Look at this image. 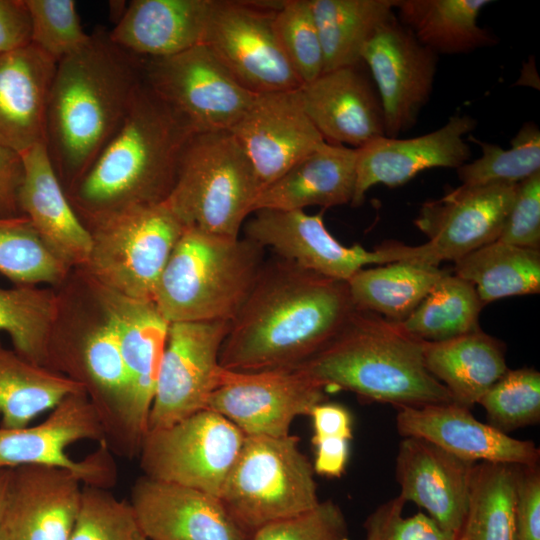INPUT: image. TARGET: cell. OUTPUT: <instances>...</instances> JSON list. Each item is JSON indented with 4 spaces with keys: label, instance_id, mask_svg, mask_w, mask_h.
<instances>
[{
    "label": "cell",
    "instance_id": "1",
    "mask_svg": "<svg viewBox=\"0 0 540 540\" xmlns=\"http://www.w3.org/2000/svg\"><path fill=\"white\" fill-rule=\"evenodd\" d=\"M355 308L347 282L275 255L230 321L220 366L239 372L295 367L322 349Z\"/></svg>",
    "mask_w": 540,
    "mask_h": 540
},
{
    "label": "cell",
    "instance_id": "2",
    "mask_svg": "<svg viewBox=\"0 0 540 540\" xmlns=\"http://www.w3.org/2000/svg\"><path fill=\"white\" fill-rule=\"evenodd\" d=\"M142 81L143 59L117 45L105 29L57 62L45 145L66 191L116 133Z\"/></svg>",
    "mask_w": 540,
    "mask_h": 540
},
{
    "label": "cell",
    "instance_id": "3",
    "mask_svg": "<svg viewBox=\"0 0 540 540\" xmlns=\"http://www.w3.org/2000/svg\"><path fill=\"white\" fill-rule=\"evenodd\" d=\"M196 132L145 83L120 127L67 195L81 219L165 201Z\"/></svg>",
    "mask_w": 540,
    "mask_h": 540
},
{
    "label": "cell",
    "instance_id": "4",
    "mask_svg": "<svg viewBox=\"0 0 540 540\" xmlns=\"http://www.w3.org/2000/svg\"><path fill=\"white\" fill-rule=\"evenodd\" d=\"M423 343L401 323L355 308L322 349L295 367L324 390L343 389L398 408L453 402L427 370Z\"/></svg>",
    "mask_w": 540,
    "mask_h": 540
},
{
    "label": "cell",
    "instance_id": "5",
    "mask_svg": "<svg viewBox=\"0 0 540 540\" xmlns=\"http://www.w3.org/2000/svg\"><path fill=\"white\" fill-rule=\"evenodd\" d=\"M265 248L243 237L187 227L158 281L153 302L169 322H230L249 294Z\"/></svg>",
    "mask_w": 540,
    "mask_h": 540
},
{
    "label": "cell",
    "instance_id": "6",
    "mask_svg": "<svg viewBox=\"0 0 540 540\" xmlns=\"http://www.w3.org/2000/svg\"><path fill=\"white\" fill-rule=\"evenodd\" d=\"M261 190L234 135L207 131L189 139L164 202L186 228L237 238Z\"/></svg>",
    "mask_w": 540,
    "mask_h": 540
},
{
    "label": "cell",
    "instance_id": "7",
    "mask_svg": "<svg viewBox=\"0 0 540 540\" xmlns=\"http://www.w3.org/2000/svg\"><path fill=\"white\" fill-rule=\"evenodd\" d=\"M91 248L86 277L126 297L152 301L185 226L163 201L82 219Z\"/></svg>",
    "mask_w": 540,
    "mask_h": 540
},
{
    "label": "cell",
    "instance_id": "8",
    "mask_svg": "<svg viewBox=\"0 0 540 540\" xmlns=\"http://www.w3.org/2000/svg\"><path fill=\"white\" fill-rule=\"evenodd\" d=\"M220 501L248 534L316 507L313 465L298 437L245 436L223 484Z\"/></svg>",
    "mask_w": 540,
    "mask_h": 540
},
{
    "label": "cell",
    "instance_id": "9",
    "mask_svg": "<svg viewBox=\"0 0 540 540\" xmlns=\"http://www.w3.org/2000/svg\"><path fill=\"white\" fill-rule=\"evenodd\" d=\"M97 410L85 391L59 402L39 424L0 426V466L46 465L73 472L83 485L109 489L117 468Z\"/></svg>",
    "mask_w": 540,
    "mask_h": 540
},
{
    "label": "cell",
    "instance_id": "10",
    "mask_svg": "<svg viewBox=\"0 0 540 540\" xmlns=\"http://www.w3.org/2000/svg\"><path fill=\"white\" fill-rule=\"evenodd\" d=\"M518 184L464 185L424 203L415 225L427 236L421 245L385 243L394 262L434 266L456 262L498 239Z\"/></svg>",
    "mask_w": 540,
    "mask_h": 540
},
{
    "label": "cell",
    "instance_id": "11",
    "mask_svg": "<svg viewBox=\"0 0 540 540\" xmlns=\"http://www.w3.org/2000/svg\"><path fill=\"white\" fill-rule=\"evenodd\" d=\"M245 434L209 409L148 431L138 457L143 475L220 496Z\"/></svg>",
    "mask_w": 540,
    "mask_h": 540
},
{
    "label": "cell",
    "instance_id": "12",
    "mask_svg": "<svg viewBox=\"0 0 540 540\" xmlns=\"http://www.w3.org/2000/svg\"><path fill=\"white\" fill-rule=\"evenodd\" d=\"M142 59L145 83L196 133L230 130L257 95L243 87L205 44Z\"/></svg>",
    "mask_w": 540,
    "mask_h": 540
},
{
    "label": "cell",
    "instance_id": "13",
    "mask_svg": "<svg viewBox=\"0 0 540 540\" xmlns=\"http://www.w3.org/2000/svg\"><path fill=\"white\" fill-rule=\"evenodd\" d=\"M281 1L214 0L203 44L246 89H298L301 81L278 42L273 17Z\"/></svg>",
    "mask_w": 540,
    "mask_h": 540
},
{
    "label": "cell",
    "instance_id": "14",
    "mask_svg": "<svg viewBox=\"0 0 540 540\" xmlns=\"http://www.w3.org/2000/svg\"><path fill=\"white\" fill-rule=\"evenodd\" d=\"M323 399L324 389L296 367L252 372L221 367L206 409L245 436L282 437L296 417L309 415Z\"/></svg>",
    "mask_w": 540,
    "mask_h": 540
},
{
    "label": "cell",
    "instance_id": "15",
    "mask_svg": "<svg viewBox=\"0 0 540 540\" xmlns=\"http://www.w3.org/2000/svg\"><path fill=\"white\" fill-rule=\"evenodd\" d=\"M229 326L225 321L169 324L148 431L169 427L206 409Z\"/></svg>",
    "mask_w": 540,
    "mask_h": 540
},
{
    "label": "cell",
    "instance_id": "16",
    "mask_svg": "<svg viewBox=\"0 0 540 540\" xmlns=\"http://www.w3.org/2000/svg\"><path fill=\"white\" fill-rule=\"evenodd\" d=\"M88 283L118 334L128 378V441L136 457L148 432L170 323L152 301L126 297L89 279Z\"/></svg>",
    "mask_w": 540,
    "mask_h": 540
},
{
    "label": "cell",
    "instance_id": "17",
    "mask_svg": "<svg viewBox=\"0 0 540 540\" xmlns=\"http://www.w3.org/2000/svg\"><path fill=\"white\" fill-rule=\"evenodd\" d=\"M384 115L385 136L398 138L417 122L432 93L437 54L421 44L395 14L363 48Z\"/></svg>",
    "mask_w": 540,
    "mask_h": 540
},
{
    "label": "cell",
    "instance_id": "18",
    "mask_svg": "<svg viewBox=\"0 0 540 540\" xmlns=\"http://www.w3.org/2000/svg\"><path fill=\"white\" fill-rule=\"evenodd\" d=\"M252 214L242 228L245 238L325 277L347 282L367 265L392 263L383 245L369 251L340 243L326 228L322 213L260 209Z\"/></svg>",
    "mask_w": 540,
    "mask_h": 540
},
{
    "label": "cell",
    "instance_id": "19",
    "mask_svg": "<svg viewBox=\"0 0 540 540\" xmlns=\"http://www.w3.org/2000/svg\"><path fill=\"white\" fill-rule=\"evenodd\" d=\"M476 125L472 116L456 113L442 127L428 134L406 139L383 136L358 148L351 205H361L374 185L393 188L427 169H458L471 157L465 136Z\"/></svg>",
    "mask_w": 540,
    "mask_h": 540
},
{
    "label": "cell",
    "instance_id": "20",
    "mask_svg": "<svg viewBox=\"0 0 540 540\" xmlns=\"http://www.w3.org/2000/svg\"><path fill=\"white\" fill-rule=\"evenodd\" d=\"M229 131L247 154L262 189L325 141L304 111L299 88L257 94Z\"/></svg>",
    "mask_w": 540,
    "mask_h": 540
},
{
    "label": "cell",
    "instance_id": "21",
    "mask_svg": "<svg viewBox=\"0 0 540 540\" xmlns=\"http://www.w3.org/2000/svg\"><path fill=\"white\" fill-rule=\"evenodd\" d=\"M130 504L148 540H248L218 497L145 475Z\"/></svg>",
    "mask_w": 540,
    "mask_h": 540
},
{
    "label": "cell",
    "instance_id": "22",
    "mask_svg": "<svg viewBox=\"0 0 540 540\" xmlns=\"http://www.w3.org/2000/svg\"><path fill=\"white\" fill-rule=\"evenodd\" d=\"M396 425L403 437L425 439L466 461L539 463L540 450L532 441L512 438L454 402L399 408Z\"/></svg>",
    "mask_w": 540,
    "mask_h": 540
},
{
    "label": "cell",
    "instance_id": "23",
    "mask_svg": "<svg viewBox=\"0 0 540 540\" xmlns=\"http://www.w3.org/2000/svg\"><path fill=\"white\" fill-rule=\"evenodd\" d=\"M360 64L323 72L299 88L304 111L328 143L358 149L385 136L380 98Z\"/></svg>",
    "mask_w": 540,
    "mask_h": 540
},
{
    "label": "cell",
    "instance_id": "24",
    "mask_svg": "<svg viewBox=\"0 0 540 540\" xmlns=\"http://www.w3.org/2000/svg\"><path fill=\"white\" fill-rule=\"evenodd\" d=\"M474 465L425 439L404 437L396 458L399 496L425 509L427 515L458 539Z\"/></svg>",
    "mask_w": 540,
    "mask_h": 540
},
{
    "label": "cell",
    "instance_id": "25",
    "mask_svg": "<svg viewBox=\"0 0 540 540\" xmlns=\"http://www.w3.org/2000/svg\"><path fill=\"white\" fill-rule=\"evenodd\" d=\"M82 490L78 476L65 468H14L2 524L8 540H68L79 512Z\"/></svg>",
    "mask_w": 540,
    "mask_h": 540
},
{
    "label": "cell",
    "instance_id": "26",
    "mask_svg": "<svg viewBox=\"0 0 540 540\" xmlns=\"http://www.w3.org/2000/svg\"><path fill=\"white\" fill-rule=\"evenodd\" d=\"M23 179L18 203L46 245L69 267L82 268L89 257L90 233L74 209L45 144L21 153Z\"/></svg>",
    "mask_w": 540,
    "mask_h": 540
},
{
    "label": "cell",
    "instance_id": "27",
    "mask_svg": "<svg viewBox=\"0 0 540 540\" xmlns=\"http://www.w3.org/2000/svg\"><path fill=\"white\" fill-rule=\"evenodd\" d=\"M56 64L33 44L0 55V144L20 154L45 144Z\"/></svg>",
    "mask_w": 540,
    "mask_h": 540
},
{
    "label": "cell",
    "instance_id": "28",
    "mask_svg": "<svg viewBox=\"0 0 540 540\" xmlns=\"http://www.w3.org/2000/svg\"><path fill=\"white\" fill-rule=\"evenodd\" d=\"M214 0H133L110 38L140 58L172 56L203 44Z\"/></svg>",
    "mask_w": 540,
    "mask_h": 540
},
{
    "label": "cell",
    "instance_id": "29",
    "mask_svg": "<svg viewBox=\"0 0 540 540\" xmlns=\"http://www.w3.org/2000/svg\"><path fill=\"white\" fill-rule=\"evenodd\" d=\"M356 163L357 149L324 141L261 190L254 212L351 204Z\"/></svg>",
    "mask_w": 540,
    "mask_h": 540
},
{
    "label": "cell",
    "instance_id": "30",
    "mask_svg": "<svg viewBox=\"0 0 540 540\" xmlns=\"http://www.w3.org/2000/svg\"><path fill=\"white\" fill-rule=\"evenodd\" d=\"M427 370L466 408L507 372L504 344L481 329L442 341H424Z\"/></svg>",
    "mask_w": 540,
    "mask_h": 540
},
{
    "label": "cell",
    "instance_id": "31",
    "mask_svg": "<svg viewBox=\"0 0 540 540\" xmlns=\"http://www.w3.org/2000/svg\"><path fill=\"white\" fill-rule=\"evenodd\" d=\"M490 0H396L395 16L435 54H462L495 45L477 19Z\"/></svg>",
    "mask_w": 540,
    "mask_h": 540
},
{
    "label": "cell",
    "instance_id": "32",
    "mask_svg": "<svg viewBox=\"0 0 540 540\" xmlns=\"http://www.w3.org/2000/svg\"><path fill=\"white\" fill-rule=\"evenodd\" d=\"M80 391H85L80 382L27 360L0 340L1 427H25L66 396Z\"/></svg>",
    "mask_w": 540,
    "mask_h": 540
},
{
    "label": "cell",
    "instance_id": "33",
    "mask_svg": "<svg viewBox=\"0 0 540 540\" xmlns=\"http://www.w3.org/2000/svg\"><path fill=\"white\" fill-rule=\"evenodd\" d=\"M309 3L322 46L323 72H328L362 63L364 46L395 14L396 0H309Z\"/></svg>",
    "mask_w": 540,
    "mask_h": 540
},
{
    "label": "cell",
    "instance_id": "34",
    "mask_svg": "<svg viewBox=\"0 0 540 540\" xmlns=\"http://www.w3.org/2000/svg\"><path fill=\"white\" fill-rule=\"evenodd\" d=\"M446 271L410 262L362 268L348 281L356 308L390 321H404L429 294Z\"/></svg>",
    "mask_w": 540,
    "mask_h": 540
},
{
    "label": "cell",
    "instance_id": "35",
    "mask_svg": "<svg viewBox=\"0 0 540 540\" xmlns=\"http://www.w3.org/2000/svg\"><path fill=\"white\" fill-rule=\"evenodd\" d=\"M455 275L470 282L481 301L540 292V251L499 241L457 260Z\"/></svg>",
    "mask_w": 540,
    "mask_h": 540
},
{
    "label": "cell",
    "instance_id": "36",
    "mask_svg": "<svg viewBox=\"0 0 540 540\" xmlns=\"http://www.w3.org/2000/svg\"><path fill=\"white\" fill-rule=\"evenodd\" d=\"M518 466L475 463L466 514L457 540H515Z\"/></svg>",
    "mask_w": 540,
    "mask_h": 540
},
{
    "label": "cell",
    "instance_id": "37",
    "mask_svg": "<svg viewBox=\"0 0 540 540\" xmlns=\"http://www.w3.org/2000/svg\"><path fill=\"white\" fill-rule=\"evenodd\" d=\"M59 314L60 301L48 288L0 286V331L8 334L18 354L35 364L50 368Z\"/></svg>",
    "mask_w": 540,
    "mask_h": 540
},
{
    "label": "cell",
    "instance_id": "38",
    "mask_svg": "<svg viewBox=\"0 0 540 540\" xmlns=\"http://www.w3.org/2000/svg\"><path fill=\"white\" fill-rule=\"evenodd\" d=\"M484 303L467 280L446 272L417 308L402 322L424 341H442L480 329Z\"/></svg>",
    "mask_w": 540,
    "mask_h": 540
},
{
    "label": "cell",
    "instance_id": "39",
    "mask_svg": "<svg viewBox=\"0 0 540 540\" xmlns=\"http://www.w3.org/2000/svg\"><path fill=\"white\" fill-rule=\"evenodd\" d=\"M69 269L25 215L0 217V273L15 285L59 284Z\"/></svg>",
    "mask_w": 540,
    "mask_h": 540
},
{
    "label": "cell",
    "instance_id": "40",
    "mask_svg": "<svg viewBox=\"0 0 540 540\" xmlns=\"http://www.w3.org/2000/svg\"><path fill=\"white\" fill-rule=\"evenodd\" d=\"M472 139L482 155L457 169L464 185L519 184L540 172V131L533 122L522 125L508 149Z\"/></svg>",
    "mask_w": 540,
    "mask_h": 540
},
{
    "label": "cell",
    "instance_id": "41",
    "mask_svg": "<svg viewBox=\"0 0 540 540\" xmlns=\"http://www.w3.org/2000/svg\"><path fill=\"white\" fill-rule=\"evenodd\" d=\"M489 424L506 433L540 420V373L534 368L508 369L478 402Z\"/></svg>",
    "mask_w": 540,
    "mask_h": 540
},
{
    "label": "cell",
    "instance_id": "42",
    "mask_svg": "<svg viewBox=\"0 0 540 540\" xmlns=\"http://www.w3.org/2000/svg\"><path fill=\"white\" fill-rule=\"evenodd\" d=\"M280 47L302 85L323 72V51L309 0L281 1L273 17Z\"/></svg>",
    "mask_w": 540,
    "mask_h": 540
},
{
    "label": "cell",
    "instance_id": "43",
    "mask_svg": "<svg viewBox=\"0 0 540 540\" xmlns=\"http://www.w3.org/2000/svg\"><path fill=\"white\" fill-rule=\"evenodd\" d=\"M68 540H148L129 501L108 489L83 485L81 504Z\"/></svg>",
    "mask_w": 540,
    "mask_h": 540
},
{
    "label": "cell",
    "instance_id": "44",
    "mask_svg": "<svg viewBox=\"0 0 540 540\" xmlns=\"http://www.w3.org/2000/svg\"><path fill=\"white\" fill-rule=\"evenodd\" d=\"M31 18V44L56 62L90 39L73 0H25Z\"/></svg>",
    "mask_w": 540,
    "mask_h": 540
},
{
    "label": "cell",
    "instance_id": "45",
    "mask_svg": "<svg viewBox=\"0 0 540 540\" xmlns=\"http://www.w3.org/2000/svg\"><path fill=\"white\" fill-rule=\"evenodd\" d=\"M248 540H350L346 519L331 500L320 501L313 509L267 524Z\"/></svg>",
    "mask_w": 540,
    "mask_h": 540
},
{
    "label": "cell",
    "instance_id": "46",
    "mask_svg": "<svg viewBox=\"0 0 540 540\" xmlns=\"http://www.w3.org/2000/svg\"><path fill=\"white\" fill-rule=\"evenodd\" d=\"M405 501L397 497L381 504L365 520V540H457L429 515H403Z\"/></svg>",
    "mask_w": 540,
    "mask_h": 540
},
{
    "label": "cell",
    "instance_id": "47",
    "mask_svg": "<svg viewBox=\"0 0 540 540\" xmlns=\"http://www.w3.org/2000/svg\"><path fill=\"white\" fill-rule=\"evenodd\" d=\"M497 241L523 248L540 247V172L517 185Z\"/></svg>",
    "mask_w": 540,
    "mask_h": 540
},
{
    "label": "cell",
    "instance_id": "48",
    "mask_svg": "<svg viewBox=\"0 0 540 540\" xmlns=\"http://www.w3.org/2000/svg\"><path fill=\"white\" fill-rule=\"evenodd\" d=\"M515 540H540V470L518 466Z\"/></svg>",
    "mask_w": 540,
    "mask_h": 540
},
{
    "label": "cell",
    "instance_id": "49",
    "mask_svg": "<svg viewBox=\"0 0 540 540\" xmlns=\"http://www.w3.org/2000/svg\"><path fill=\"white\" fill-rule=\"evenodd\" d=\"M31 32L25 0H0V55L31 44Z\"/></svg>",
    "mask_w": 540,
    "mask_h": 540
},
{
    "label": "cell",
    "instance_id": "50",
    "mask_svg": "<svg viewBox=\"0 0 540 540\" xmlns=\"http://www.w3.org/2000/svg\"><path fill=\"white\" fill-rule=\"evenodd\" d=\"M23 173L21 154L0 144V217L22 215L18 195Z\"/></svg>",
    "mask_w": 540,
    "mask_h": 540
},
{
    "label": "cell",
    "instance_id": "51",
    "mask_svg": "<svg viewBox=\"0 0 540 540\" xmlns=\"http://www.w3.org/2000/svg\"><path fill=\"white\" fill-rule=\"evenodd\" d=\"M312 442L328 438L352 439V417L347 408L335 403H319L310 412Z\"/></svg>",
    "mask_w": 540,
    "mask_h": 540
},
{
    "label": "cell",
    "instance_id": "52",
    "mask_svg": "<svg viewBox=\"0 0 540 540\" xmlns=\"http://www.w3.org/2000/svg\"><path fill=\"white\" fill-rule=\"evenodd\" d=\"M349 441L344 438H328L312 442L316 452L314 472L326 477H340L346 469Z\"/></svg>",
    "mask_w": 540,
    "mask_h": 540
},
{
    "label": "cell",
    "instance_id": "53",
    "mask_svg": "<svg viewBox=\"0 0 540 540\" xmlns=\"http://www.w3.org/2000/svg\"><path fill=\"white\" fill-rule=\"evenodd\" d=\"M14 468L0 466V527L3 524L12 489Z\"/></svg>",
    "mask_w": 540,
    "mask_h": 540
},
{
    "label": "cell",
    "instance_id": "54",
    "mask_svg": "<svg viewBox=\"0 0 540 540\" xmlns=\"http://www.w3.org/2000/svg\"><path fill=\"white\" fill-rule=\"evenodd\" d=\"M0 540H8L7 534L2 526L0 527Z\"/></svg>",
    "mask_w": 540,
    "mask_h": 540
}]
</instances>
